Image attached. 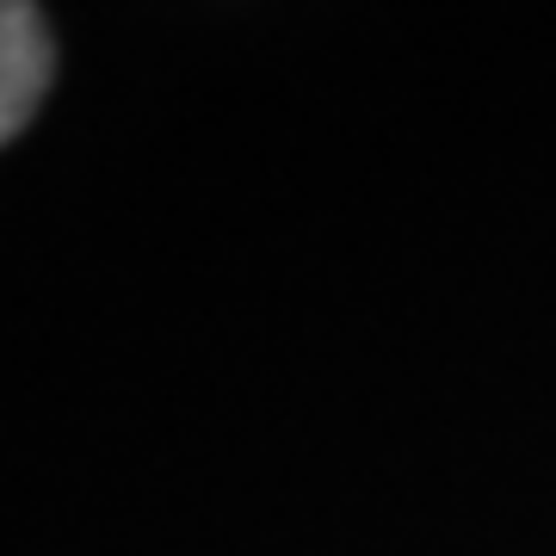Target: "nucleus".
<instances>
[{
	"instance_id": "f257e3e1",
	"label": "nucleus",
	"mask_w": 556,
	"mask_h": 556,
	"mask_svg": "<svg viewBox=\"0 0 556 556\" xmlns=\"http://www.w3.org/2000/svg\"><path fill=\"white\" fill-rule=\"evenodd\" d=\"M50 75H56V43L43 31V13L0 0V142H13L31 124L50 93Z\"/></svg>"
}]
</instances>
